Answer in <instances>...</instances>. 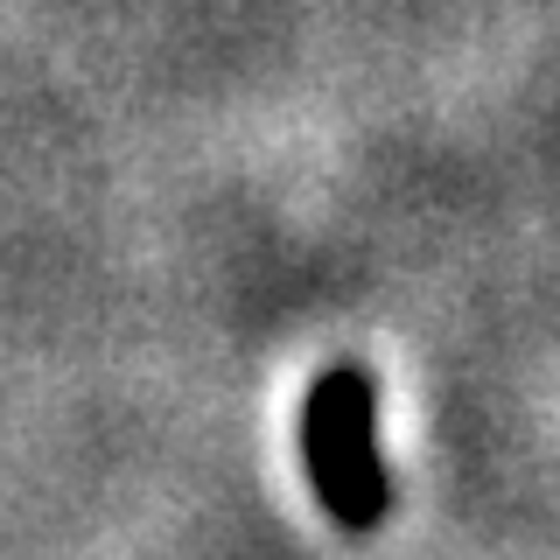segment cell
I'll use <instances>...</instances> for the list:
<instances>
[{"mask_svg": "<svg viewBox=\"0 0 560 560\" xmlns=\"http://www.w3.org/2000/svg\"><path fill=\"white\" fill-rule=\"evenodd\" d=\"M372 407H378V393L358 364H329L308 385V407H302L308 483L343 533H372L385 518V504H393V477H385V463L372 448Z\"/></svg>", "mask_w": 560, "mask_h": 560, "instance_id": "cell-1", "label": "cell"}]
</instances>
